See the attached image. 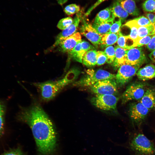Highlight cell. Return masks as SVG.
<instances>
[{
    "instance_id": "cell-1",
    "label": "cell",
    "mask_w": 155,
    "mask_h": 155,
    "mask_svg": "<svg viewBox=\"0 0 155 155\" xmlns=\"http://www.w3.org/2000/svg\"><path fill=\"white\" fill-rule=\"evenodd\" d=\"M18 117L31 128L38 151L43 155L52 153L57 144L55 130L52 122L40 105L34 101L29 106L22 107Z\"/></svg>"
},
{
    "instance_id": "cell-2",
    "label": "cell",
    "mask_w": 155,
    "mask_h": 155,
    "mask_svg": "<svg viewBox=\"0 0 155 155\" xmlns=\"http://www.w3.org/2000/svg\"><path fill=\"white\" fill-rule=\"evenodd\" d=\"M129 146L135 155H155L154 143L142 133H135L131 137Z\"/></svg>"
},
{
    "instance_id": "cell-3",
    "label": "cell",
    "mask_w": 155,
    "mask_h": 155,
    "mask_svg": "<svg viewBox=\"0 0 155 155\" xmlns=\"http://www.w3.org/2000/svg\"><path fill=\"white\" fill-rule=\"evenodd\" d=\"M86 72V74L83 77L73 83V86L88 87L100 81L115 79V75L101 69H89Z\"/></svg>"
},
{
    "instance_id": "cell-4",
    "label": "cell",
    "mask_w": 155,
    "mask_h": 155,
    "mask_svg": "<svg viewBox=\"0 0 155 155\" xmlns=\"http://www.w3.org/2000/svg\"><path fill=\"white\" fill-rule=\"evenodd\" d=\"M119 98L111 94H95L90 100L92 104L103 111L116 112Z\"/></svg>"
},
{
    "instance_id": "cell-5",
    "label": "cell",
    "mask_w": 155,
    "mask_h": 155,
    "mask_svg": "<svg viewBox=\"0 0 155 155\" xmlns=\"http://www.w3.org/2000/svg\"><path fill=\"white\" fill-rule=\"evenodd\" d=\"M33 84L38 90L41 100L45 102L53 99L62 90L56 81L34 83Z\"/></svg>"
},
{
    "instance_id": "cell-6",
    "label": "cell",
    "mask_w": 155,
    "mask_h": 155,
    "mask_svg": "<svg viewBox=\"0 0 155 155\" xmlns=\"http://www.w3.org/2000/svg\"><path fill=\"white\" fill-rule=\"evenodd\" d=\"M146 88L145 84L141 82H135L130 84L121 95L122 103L125 104L133 100H140L146 91Z\"/></svg>"
},
{
    "instance_id": "cell-7",
    "label": "cell",
    "mask_w": 155,
    "mask_h": 155,
    "mask_svg": "<svg viewBox=\"0 0 155 155\" xmlns=\"http://www.w3.org/2000/svg\"><path fill=\"white\" fill-rule=\"evenodd\" d=\"M141 66L125 63L120 66L115 79L118 86H123L128 83L136 74Z\"/></svg>"
},
{
    "instance_id": "cell-8",
    "label": "cell",
    "mask_w": 155,
    "mask_h": 155,
    "mask_svg": "<svg viewBox=\"0 0 155 155\" xmlns=\"http://www.w3.org/2000/svg\"><path fill=\"white\" fill-rule=\"evenodd\" d=\"M118 87L115 79H113L99 81L88 88L95 94L116 95L118 92Z\"/></svg>"
},
{
    "instance_id": "cell-9",
    "label": "cell",
    "mask_w": 155,
    "mask_h": 155,
    "mask_svg": "<svg viewBox=\"0 0 155 155\" xmlns=\"http://www.w3.org/2000/svg\"><path fill=\"white\" fill-rule=\"evenodd\" d=\"M82 13L81 11L76 13L72 24L57 36L54 43L47 49V51L52 50L65 39L76 32L82 17Z\"/></svg>"
},
{
    "instance_id": "cell-10",
    "label": "cell",
    "mask_w": 155,
    "mask_h": 155,
    "mask_svg": "<svg viewBox=\"0 0 155 155\" xmlns=\"http://www.w3.org/2000/svg\"><path fill=\"white\" fill-rule=\"evenodd\" d=\"M80 30L81 34L84 36L96 48L100 45L101 35L99 34L92 25L82 16Z\"/></svg>"
},
{
    "instance_id": "cell-11",
    "label": "cell",
    "mask_w": 155,
    "mask_h": 155,
    "mask_svg": "<svg viewBox=\"0 0 155 155\" xmlns=\"http://www.w3.org/2000/svg\"><path fill=\"white\" fill-rule=\"evenodd\" d=\"M150 110L141 102L131 104L129 109V114L131 119L134 123L139 125L144 120Z\"/></svg>"
},
{
    "instance_id": "cell-12",
    "label": "cell",
    "mask_w": 155,
    "mask_h": 155,
    "mask_svg": "<svg viewBox=\"0 0 155 155\" xmlns=\"http://www.w3.org/2000/svg\"><path fill=\"white\" fill-rule=\"evenodd\" d=\"M146 61V57L142 47H135L127 49L126 63L133 65H142Z\"/></svg>"
},
{
    "instance_id": "cell-13",
    "label": "cell",
    "mask_w": 155,
    "mask_h": 155,
    "mask_svg": "<svg viewBox=\"0 0 155 155\" xmlns=\"http://www.w3.org/2000/svg\"><path fill=\"white\" fill-rule=\"evenodd\" d=\"M81 40L80 34L76 32L61 42L59 45L58 50L63 53L69 52Z\"/></svg>"
},
{
    "instance_id": "cell-14",
    "label": "cell",
    "mask_w": 155,
    "mask_h": 155,
    "mask_svg": "<svg viewBox=\"0 0 155 155\" xmlns=\"http://www.w3.org/2000/svg\"><path fill=\"white\" fill-rule=\"evenodd\" d=\"M80 73V70L77 67L71 68L63 78L56 82L62 89L66 86L75 82Z\"/></svg>"
},
{
    "instance_id": "cell-15",
    "label": "cell",
    "mask_w": 155,
    "mask_h": 155,
    "mask_svg": "<svg viewBox=\"0 0 155 155\" xmlns=\"http://www.w3.org/2000/svg\"><path fill=\"white\" fill-rule=\"evenodd\" d=\"M136 74L141 80H148L155 78V65L149 64L138 69Z\"/></svg>"
},
{
    "instance_id": "cell-16",
    "label": "cell",
    "mask_w": 155,
    "mask_h": 155,
    "mask_svg": "<svg viewBox=\"0 0 155 155\" xmlns=\"http://www.w3.org/2000/svg\"><path fill=\"white\" fill-rule=\"evenodd\" d=\"M140 102L149 110L155 109V88L147 89Z\"/></svg>"
},
{
    "instance_id": "cell-17",
    "label": "cell",
    "mask_w": 155,
    "mask_h": 155,
    "mask_svg": "<svg viewBox=\"0 0 155 155\" xmlns=\"http://www.w3.org/2000/svg\"><path fill=\"white\" fill-rule=\"evenodd\" d=\"M111 12L112 18L114 20L118 18L121 20L122 22L125 20L129 15L116 0H115L112 6Z\"/></svg>"
},
{
    "instance_id": "cell-18",
    "label": "cell",
    "mask_w": 155,
    "mask_h": 155,
    "mask_svg": "<svg viewBox=\"0 0 155 155\" xmlns=\"http://www.w3.org/2000/svg\"><path fill=\"white\" fill-rule=\"evenodd\" d=\"M127 49H123L118 45L115 46V57L112 65L117 69L121 65L125 64L126 54Z\"/></svg>"
},
{
    "instance_id": "cell-19",
    "label": "cell",
    "mask_w": 155,
    "mask_h": 155,
    "mask_svg": "<svg viewBox=\"0 0 155 155\" xmlns=\"http://www.w3.org/2000/svg\"><path fill=\"white\" fill-rule=\"evenodd\" d=\"M122 7L129 14L137 16L140 12L134 0H116Z\"/></svg>"
},
{
    "instance_id": "cell-20",
    "label": "cell",
    "mask_w": 155,
    "mask_h": 155,
    "mask_svg": "<svg viewBox=\"0 0 155 155\" xmlns=\"http://www.w3.org/2000/svg\"><path fill=\"white\" fill-rule=\"evenodd\" d=\"M114 21L113 18L104 22L93 23L92 26L97 32L101 35L108 33Z\"/></svg>"
},
{
    "instance_id": "cell-21",
    "label": "cell",
    "mask_w": 155,
    "mask_h": 155,
    "mask_svg": "<svg viewBox=\"0 0 155 155\" xmlns=\"http://www.w3.org/2000/svg\"><path fill=\"white\" fill-rule=\"evenodd\" d=\"M97 51L91 50L85 53L82 59V63L88 67H92L96 65Z\"/></svg>"
},
{
    "instance_id": "cell-22",
    "label": "cell",
    "mask_w": 155,
    "mask_h": 155,
    "mask_svg": "<svg viewBox=\"0 0 155 155\" xmlns=\"http://www.w3.org/2000/svg\"><path fill=\"white\" fill-rule=\"evenodd\" d=\"M119 34L107 33L102 35L100 44L101 47H106L114 44L117 42Z\"/></svg>"
},
{
    "instance_id": "cell-23",
    "label": "cell",
    "mask_w": 155,
    "mask_h": 155,
    "mask_svg": "<svg viewBox=\"0 0 155 155\" xmlns=\"http://www.w3.org/2000/svg\"><path fill=\"white\" fill-rule=\"evenodd\" d=\"M134 41L126 36L121 34L119 32V36L117 43L120 47L123 49H129L133 48Z\"/></svg>"
},
{
    "instance_id": "cell-24",
    "label": "cell",
    "mask_w": 155,
    "mask_h": 155,
    "mask_svg": "<svg viewBox=\"0 0 155 155\" xmlns=\"http://www.w3.org/2000/svg\"><path fill=\"white\" fill-rule=\"evenodd\" d=\"M111 10L112 6H110L101 10L96 16L94 22L106 21L113 18Z\"/></svg>"
},
{
    "instance_id": "cell-25",
    "label": "cell",
    "mask_w": 155,
    "mask_h": 155,
    "mask_svg": "<svg viewBox=\"0 0 155 155\" xmlns=\"http://www.w3.org/2000/svg\"><path fill=\"white\" fill-rule=\"evenodd\" d=\"M81 41L79 42L71 51L68 53L69 59L72 58L73 60L82 63L83 55L81 51Z\"/></svg>"
},
{
    "instance_id": "cell-26",
    "label": "cell",
    "mask_w": 155,
    "mask_h": 155,
    "mask_svg": "<svg viewBox=\"0 0 155 155\" xmlns=\"http://www.w3.org/2000/svg\"><path fill=\"white\" fill-rule=\"evenodd\" d=\"M154 34V27L152 24L146 26H139L138 28L137 39L145 36L153 35Z\"/></svg>"
},
{
    "instance_id": "cell-27",
    "label": "cell",
    "mask_w": 155,
    "mask_h": 155,
    "mask_svg": "<svg viewBox=\"0 0 155 155\" xmlns=\"http://www.w3.org/2000/svg\"><path fill=\"white\" fill-rule=\"evenodd\" d=\"M124 25L128 27L130 29V34L127 36L133 40L135 42L137 39V30L138 26L133 19L127 21Z\"/></svg>"
},
{
    "instance_id": "cell-28",
    "label": "cell",
    "mask_w": 155,
    "mask_h": 155,
    "mask_svg": "<svg viewBox=\"0 0 155 155\" xmlns=\"http://www.w3.org/2000/svg\"><path fill=\"white\" fill-rule=\"evenodd\" d=\"M115 46L111 45L106 47L104 52L107 57L106 62L108 64H112L115 57Z\"/></svg>"
},
{
    "instance_id": "cell-29",
    "label": "cell",
    "mask_w": 155,
    "mask_h": 155,
    "mask_svg": "<svg viewBox=\"0 0 155 155\" xmlns=\"http://www.w3.org/2000/svg\"><path fill=\"white\" fill-rule=\"evenodd\" d=\"M73 21V19L70 17L63 18L59 21L57 26L59 29L64 30L69 26Z\"/></svg>"
},
{
    "instance_id": "cell-30",
    "label": "cell",
    "mask_w": 155,
    "mask_h": 155,
    "mask_svg": "<svg viewBox=\"0 0 155 155\" xmlns=\"http://www.w3.org/2000/svg\"><path fill=\"white\" fill-rule=\"evenodd\" d=\"M64 11L68 15H73L80 11V7L75 4H69L65 7Z\"/></svg>"
},
{
    "instance_id": "cell-31",
    "label": "cell",
    "mask_w": 155,
    "mask_h": 155,
    "mask_svg": "<svg viewBox=\"0 0 155 155\" xmlns=\"http://www.w3.org/2000/svg\"><path fill=\"white\" fill-rule=\"evenodd\" d=\"M143 9L148 12H155V0H146L142 5Z\"/></svg>"
},
{
    "instance_id": "cell-32",
    "label": "cell",
    "mask_w": 155,
    "mask_h": 155,
    "mask_svg": "<svg viewBox=\"0 0 155 155\" xmlns=\"http://www.w3.org/2000/svg\"><path fill=\"white\" fill-rule=\"evenodd\" d=\"M153 35L147 36L136 40L134 42L133 48L147 45L149 42Z\"/></svg>"
},
{
    "instance_id": "cell-33",
    "label": "cell",
    "mask_w": 155,
    "mask_h": 155,
    "mask_svg": "<svg viewBox=\"0 0 155 155\" xmlns=\"http://www.w3.org/2000/svg\"><path fill=\"white\" fill-rule=\"evenodd\" d=\"M122 22L119 19L114 20L108 33L119 34Z\"/></svg>"
},
{
    "instance_id": "cell-34",
    "label": "cell",
    "mask_w": 155,
    "mask_h": 155,
    "mask_svg": "<svg viewBox=\"0 0 155 155\" xmlns=\"http://www.w3.org/2000/svg\"><path fill=\"white\" fill-rule=\"evenodd\" d=\"M107 57L104 52L97 51L96 65L99 66L102 65L106 62Z\"/></svg>"
},
{
    "instance_id": "cell-35",
    "label": "cell",
    "mask_w": 155,
    "mask_h": 155,
    "mask_svg": "<svg viewBox=\"0 0 155 155\" xmlns=\"http://www.w3.org/2000/svg\"><path fill=\"white\" fill-rule=\"evenodd\" d=\"M133 20L138 26H146L151 24L147 18L144 16H140L133 19Z\"/></svg>"
},
{
    "instance_id": "cell-36",
    "label": "cell",
    "mask_w": 155,
    "mask_h": 155,
    "mask_svg": "<svg viewBox=\"0 0 155 155\" xmlns=\"http://www.w3.org/2000/svg\"><path fill=\"white\" fill-rule=\"evenodd\" d=\"M81 48L82 54L84 56L88 51L95 49V47L91 45L88 42L83 40L81 41Z\"/></svg>"
},
{
    "instance_id": "cell-37",
    "label": "cell",
    "mask_w": 155,
    "mask_h": 155,
    "mask_svg": "<svg viewBox=\"0 0 155 155\" xmlns=\"http://www.w3.org/2000/svg\"><path fill=\"white\" fill-rule=\"evenodd\" d=\"M105 0H98L87 10V11L85 14L84 16H88L94 9H95L101 3Z\"/></svg>"
},
{
    "instance_id": "cell-38",
    "label": "cell",
    "mask_w": 155,
    "mask_h": 155,
    "mask_svg": "<svg viewBox=\"0 0 155 155\" xmlns=\"http://www.w3.org/2000/svg\"><path fill=\"white\" fill-rule=\"evenodd\" d=\"M4 114L3 105L0 103V133L3 129V117Z\"/></svg>"
},
{
    "instance_id": "cell-39",
    "label": "cell",
    "mask_w": 155,
    "mask_h": 155,
    "mask_svg": "<svg viewBox=\"0 0 155 155\" xmlns=\"http://www.w3.org/2000/svg\"><path fill=\"white\" fill-rule=\"evenodd\" d=\"M146 47L150 51H152L155 50V34L152 36Z\"/></svg>"
},
{
    "instance_id": "cell-40",
    "label": "cell",
    "mask_w": 155,
    "mask_h": 155,
    "mask_svg": "<svg viewBox=\"0 0 155 155\" xmlns=\"http://www.w3.org/2000/svg\"><path fill=\"white\" fill-rule=\"evenodd\" d=\"M2 155H23L21 150L18 149H15L5 153Z\"/></svg>"
},
{
    "instance_id": "cell-41",
    "label": "cell",
    "mask_w": 155,
    "mask_h": 155,
    "mask_svg": "<svg viewBox=\"0 0 155 155\" xmlns=\"http://www.w3.org/2000/svg\"><path fill=\"white\" fill-rule=\"evenodd\" d=\"M145 15L151 24L154 26L155 24V15L152 13H148L146 14Z\"/></svg>"
},
{
    "instance_id": "cell-42",
    "label": "cell",
    "mask_w": 155,
    "mask_h": 155,
    "mask_svg": "<svg viewBox=\"0 0 155 155\" xmlns=\"http://www.w3.org/2000/svg\"><path fill=\"white\" fill-rule=\"evenodd\" d=\"M149 57L153 62L155 63V50L152 51L149 54Z\"/></svg>"
},
{
    "instance_id": "cell-43",
    "label": "cell",
    "mask_w": 155,
    "mask_h": 155,
    "mask_svg": "<svg viewBox=\"0 0 155 155\" xmlns=\"http://www.w3.org/2000/svg\"><path fill=\"white\" fill-rule=\"evenodd\" d=\"M154 34H155V24L154 26Z\"/></svg>"
}]
</instances>
